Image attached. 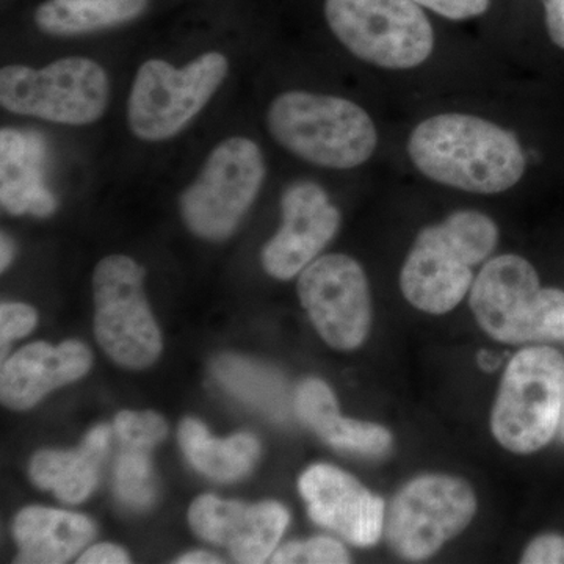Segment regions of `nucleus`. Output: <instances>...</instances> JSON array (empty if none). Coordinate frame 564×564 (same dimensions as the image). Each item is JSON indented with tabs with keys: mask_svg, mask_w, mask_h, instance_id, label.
Masks as SVG:
<instances>
[{
	"mask_svg": "<svg viewBox=\"0 0 564 564\" xmlns=\"http://www.w3.org/2000/svg\"><path fill=\"white\" fill-rule=\"evenodd\" d=\"M411 161L426 177L459 191L500 193L525 172L513 132L473 115H437L422 121L408 143Z\"/></svg>",
	"mask_w": 564,
	"mask_h": 564,
	"instance_id": "obj_1",
	"label": "nucleus"
},
{
	"mask_svg": "<svg viewBox=\"0 0 564 564\" xmlns=\"http://www.w3.org/2000/svg\"><path fill=\"white\" fill-rule=\"evenodd\" d=\"M497 240L496 223L475 210L455 212L423 229L400 274L404 299L423 313L454 310L473 285V267L491 254Z\"/></svg>",
	"mask_w": 564,
	"mask_h": 564,
	"instance_id": "obj_2",
	"label": "nucleus"
},
{
	"mask_svg": "<svg viewBox=\"0 0 564 564\" xmlns=\"http://www.w3.org/2000/svg\"><path fill=\"white\" fill-rule=\"evenodd\" d=\"M267 128L284 150L323 169H356L377 150L370 115L337 96L281 93L267 110Z\"/></svg>",
	"mask_w": 564,
	"mask_h": 564,
	"instance_id": "obj_3",
	"label": "nucleus"
},
{
	"mask_svg": "<svg viewBox=\"0 0 564 564\" xmlns=\"http://www.w3.org/2000/svg\"><path fill=\"white\" fill-rule=\"evenodd\" d=\"M470 306L481 328L499 343L564 339V292L541 289L536 270L521 256L486 263L474 281Z\"/></svg>",
	"mask_w": 564,
	"mask_h": 564,
	"instance_id": "obj_4",
	"label": "nucleus"
},
{
	"mask_svg": "<svg viewBox=\"0 0 564 564\" xmlns=\"http://www.w3.org/2000/svg\"><path fill=\"white\" fill-rule=\"evenodd\" d=\"M228 74V57L217 51L204 52L182 68L161 58L141 63L129 93V129L137 139L151 143L180 135Z\"/></svg>",
	"mask_w": 564,
	"mask_h": 564,
	"instance_id": "obj_5",
	"label": "nucleus"
},
{
	"mask_svg": "<svg viewBox=\"0 0 564 564\" xmlns=\"http://www.w3.org/2000/svg\"><path fill=\"white\" fill-rule=\"evenodd\" d=\"M563 406V356L554 348H525L505 370L494 404V436L513 454H533L555 436Z\"/></svg>",
	"mask_w": 564,
	"mask_h": 564,
	"instance_id": "obj_6",
	"label": "nucleus"
},
{
	"mask_svg": "<svg viewBox=\"0 0 564 564\" xmlns=\"http://www.w3.org/2000/svg\"><path fill=\"white\" fill-rule=\"evenodd\" d=\"M109 98L106 69L79 55L58 58L43 68L7 65L0 70V104L21 117L88 126L101 120Z\"/></svg>",
	"mask_w": 564,
	"mask_h": 564,
	"instance_id": "obj_7",
	"label": "nucleus"
},
{
	"mask_svg": "<svg viewBox=\"0 0 564 564\" xmlns=\"http://www.w3.org/2000/svg\"><path fill=\"white\" fill-rule=\"evenodd\" d=\"M265 174V159L254 141L247 137L220 141L182 192V220L202 239H228L258 198Z\"/></svg>",
	"mask_w": 564,
	"mask_h": 564,
	"instance_id": "obj_8",
	"label": "nucleus"
},
{
	"mask_svg": "<svg viewBox=\"0 0 564 564\" xmlns=\"http://www.w3.org/2000/svg\"><path fill=\"white\" fill-rule=\"evenodd\" d=\"M325 17L352 55L381 68H415L432 55V24L414 0H326Z\"/></svg>",
	"mask_w": 564,
	"mask_h": 564,
	"instance_id": "obj_9",
	"label": "nucleus"
},
{
	"mask_svg": "<svg viewBox=\"0 0 564 564\" xmlns=\"http://www.w3.org/2000/svg\"><path fill=\"white\" fill-rule=\"evenodd\" d=\"M143 278V267L122 254L107 256L93 274L96 337L104 351L128 369H147L162 351Z\"/></svg>",
	"mask_w": 564,
	"mask_h": 564,
	"instance_id": "obj_10",
	"label": "nucleus"
},
{
	"mask_svg": "<svg viewBox=\"0 0 564 564\" xmlns=\"http://www.w3.org/2000/svg\"><path fill=\"white\" fill-rule=\"evenodd\" d=\"M473 488L448 475H423L397 494L386 518V538L403 558L425 560L473 521Z\"/></svg>",
	"mask_w": 564,
	"mask_h": 564,
	"instance_id": "obj_11",
	"label": "nucleus"
},
{
	"mask_svg": "<svg viewBox=\"0 0 564 564\" xmlns=\"http://www.w3.org/2000/svg\"><path fill=\"white\" fill-rule=\"evenodd\" d=\"M299 295L323 339L337 350H355L372 321L369 282L362 267L345 254L315 259L300 274Z\"/></svg>",
	"mask_w": 564,
	"mask_h": 564,
	"instance_id": "obj_12",
	"label": "nucleus"
},
{
	"mask_svg": "<svg viewBox=\"0 0 564 564\" xmlns=\"http://www.w3.org/2000/svg\"><path fill=\"white\" fill-rule=\"evenodd\" d=\"M282 225L262 250L270 276L288 281L302 273L321 254L340 226V212L315 182L300 181L281 198Z\"/></svg>",
	"mask_w": 564,
	"mask_h": 564,
	"instance_id": "obj_13",
	"label": "nucleus"
},
{
	"mask_svg": "<svg viewBox=\"0 0 564 564\" xmlns=\"http://www.w3.org/2000/svg\"><path fill=\"white\" fill-rule=\"evenodd\" d=\"M188 521L193 532L228 547L237 562L258 564L273 554L291 516L276 502L245 505L203 496L193 502Z\"/></svg>",
	"mask_w": 564,
	"mask_h": 564,
	"instance_id": "obj_14",
	"label": "nucleus"
},
{
	"mask_svg": "<svg viewBox=\"0 0 564 564\" xmlns=\"http://www.w3.org/2000/svg\"><path fill=\"white\" fill-rule=\"evenodd\" d=\"M300 492L311 519L351 544L369 547L384 530V502L351 475L328 464H315L300 478Z\"/></svg>",
	"mask_w": 564,
	"mask_h": 564,
	"instance_id": "obj_15",
	"label": "nucleus"
},
{
	"mask_svg": "<svg viewBox=\"0 0 564 564\" xmlns=\"http://www.w3.org/2000/svg\"><path fill=\"white\" fill-rule=\"evenodd\" d=\"M91 362L90 350L77 340L58 347L44 343L28 345L3 362L2 402L13 410H29L54 389L84 377Z\"/></svg>",
	"mask_w": 564,
	"mask_h": 564,
	"instance_id": "obj_16",
	"label": "nucleus"
},
{
	"mask_svg": "<svg viewBox=\"0 0 564 564\" xmlns=\"http://www.w3.org/2000/svg\"><path fill=\"white\" fill-rule=\"evenodd\" d=\"M43 159V141L13 129H2L0 132V163H2L0 202L9 214L50 217L57 209V199L44 185L43 174H41L40 165Z\"/></svg>",
	"mask_w": 564,
	"mask_h": 564,
	"instance_id": "obj_17",
	"label": "nucleus"
},
{
	"mask_svg": "<svg viewBox=\"0 0 564 564\" xmlns=\"http://www.w3.org/2000/svg\"><path fill=\"white\" fill-rule=\"evenodd\" d=\"M295 410L303 423L325 443L366 456L388 454L392 436L377 423L352 421L339 413L336 397L321 380H306L296 389Z\"/></svg>",
	"mask_w": 564,
	"mask_h": 564,
	"instance_id": "obj_18",
	"label": "nucleus"
},
{
	"mask_svg": "<svg viewBox=\"0 0 564 564\" xmlns=\"http://www.w3.org/2000/svg\"><path fill=\"white\" fill-rule=\"evenodd\" d=\"M95 536L85 516L52 508L29 507L14 521L20 545L18 563L61 564L68 562Z\"/></svg>",
	"mask_w": 564,
	"mask_h": 564,
	"instance_id": "obj_19",
	"label": "nucleus"
},
{
	"mask_svg": "<svg viewBox=\"0 0 564 564\" xmlns=\"http://www.w3.org/2000/svg\"><path fill=\"white\" fill-rule=\"evenodd\" d=\"M110 429L96 426L77 451H43L31 464V477L41 489L54 491L66 503H80L98 484L99 467L109 451Z\"/></svg>",
	"mask_w": 564,
	"mask_h": 564,
	"instance_id": "obj_20",
	"label": "nucleus"
},
{
	"mask_svg": "<svg viewBox=\"0 0 564 564\" xmlns=\"http://www.w3.org/2000/svg\"><path fill=\"white\" fill-rule=\"evenodd\" d=\"M150 0H46L33 14L36 28L52 36L88 35L139 18Z\"/></svg>",
	"mask_w": 564,
	"mask_h": 564,
	"instance_id": "obj_21",
	"label": "nucleus"
},
{
	"mask_svg": "<svg viewBox=\"0 0 564 564\" xmlns=\"http://www.w3.org/2000/svg\"><path fill=\"white\" fill-rule=\"evenodd\" d=\"M180 443L193 466L217 481L243 477L261 454V445L252 434L240 433L229 440H215L195 419H185L181 423Z\"/></svg>",
	"mask_w": 564,
	"mask_h": 564,
	"instance_id": "obj_22",
	"label": "nucleus"
},
{
	"mask_svg": "<svg viewBox=\"0 0 564 564\" xmlns=\"http://www.w3.org/2000/svg\"><path fill=\"white\" fill-rule=\"evenodd\" d=\"M214 372L234 395L247 400L269 414L281 417L285 411L284 384L278 375L258 364L223 356L214 366Z\"/></svg>",
	"mask_w": 564,
	"mask_h": 564,
	"instance_id": "obj_23",
	"label": "nucleus"
},
{
	"mask_svg": "<svg viewBox=\"0 0 564 564\" xmlns=\"http://www.w3.org/2000/svg\"><path fill=\"white\" fill-rule=\"evenodd\" d=\"M115 491L122 502L131 507H150L155 489L150 456L144 448L124 445L115 470Z\"/></svg>",
	"mask_w": 564,
	"mask_h": 564,
	"instance_id": "obj_24",
	"label": "nucleus"
},
{
	"mask_svg": "<svg viewBox=\"0 0 564 564\" xmlns=\"http://www.w3.org/2000/svg\"><path fill=\"white\" fill-rule=\"evenodd\" d=\"M115 430L122 444L144 448V451L161 443L169 433L165 419L152 411H144V413L121 411L115 419Z\"/></svg>",
	"mask_w": 564,
	"mask_h": 564,
	"instance_id": "obj_25",
	"label": "nucleus"
},
{
	"mask_svg": "<svg viewBox=\"0 0 564 564\" xmlns=\"http://www.w3.org/2000/svg\"><path fill=\"white\" fill-rule=\"evenodd\" d=\"M350 562L348 552L339 541L318 536L302 543H289L278 549L272 563L344 564Z\"/></svg>",
	"mask_w": 564,
	"mask_h": 564,
	"instance_id": "obj_26",
	"label": "nucleus"
},
{
	"mask_svg": "<svg viewBox=\"0 0 564 564\" xmlns=\"http://www.w3.org/2000/svg\"><path fill=\"white\" fill-rule=\"evenodd\" d=\"M36 313L33 307L22 303H3L0 306V339L2 351L10 340L21 339L36 326Z\"/></svg>",
	"mask_w": 564,
	"mask_h": 564,
	"instance_id": "obj_27",
	"label": "nucleus"
},
{
	"mask_svg": "<svg viewBox=\"0 0 564 564\" xmlns=\"http://www.w3.org/2000/svg\"><path fill=\"white\" fill-rule=\"evenodd\" d=\"M448 20H469L489 9V0H414Z\"/></svg>",
	"mask_w": 564,
	"mask_h": 564,
	"instance_id": "obj_28",
	"label": "nucleus"
},
{
	"mask_svg": "<svg viewBox=\"0 0 564 564\" xmlns=\"http://www.w3.org/2000/svg\"><path fill=\"white\" fill-rule=\"evenodd\" d=\"M525 564H564V538L558 534H543L530 543L522 555Z\"/></svg>",
	"mask_w": 564,
	"mask_h": 564,
	"instance_id": "obj_29",
	"label": "nucleus"
},
{
	"mask_svg": "<svg viewBox=\"0 0 564 564\" xmlns=\"http://www.w3.org/2000/svg\"><path fill=\"white\" fill-rule=\"evenodd\" d=\"M129 562H131L129 555L113 544L93 545L79 558L80 564H126Z\"/></svg>",
	"mask_w": 564,
	"mask_h": 564,
	"instance_id": "obj_30",
	"label": "nucleus"
},
{
	"mask_svg": "<svg viewBox=\"0 0 564 564\" xmlns=\"http://www.w3.org/2000/svg\"><path fill=\"white\" fill-rule=\"evenodd\" d=\"M549 36L564 50V0H543Z\"/></svg>",
	"mask_w": 564,
	"mask_h": 564,
	"instance_id": "obj_31",
	"label": "nucleus"
},
{
	"mask_svg": "<svg viewBox=\"0 0 564 564\" xmlns=\"http://www.w3.org/2000/svg\"><path fill=\"white\" fill-rule=\"evenodd\" d=\"M14 258V243L7 234H2L0 239V270L6 272L9 269L11 261Z\"/></svg>",
	"mask_w": 564,
	"mask_h": 564,
	"instance_id": "obj_32",
	"label": "nucleus"
},
{
	"mask_svg": "<svg viewBox=\"0 0 564 564\" xmlns=\"http://www.w3.org/2000/svg\"><path fill=\"white\" fill-rule=\"evenodd\" d=\"M176 563L180 564H218L221 563L217 556L207 554V552H192V554L182 555Z\"/></svg>",
	"mask_w": 564,
	"mask_h": 564,
	"instance_id": "obj_33",
	"label": "nucleus"
},
{
	"mask_svg": "<svg viewBox=\"0 0 564 564\" xmlns=\"http://www.w3.org/2000/svg\"><path fill=\"white\" fill-rule=\"evenodd\" d=\"M556 433L560 434V440L564 441V406L562 411V417H560L558 430H556Z\"/></svg>",
	"mask_w": 564,
	"mask_h": 564,
	"instance_id": "obj_34",
	"label": "nucleus"
}]
</instances>
